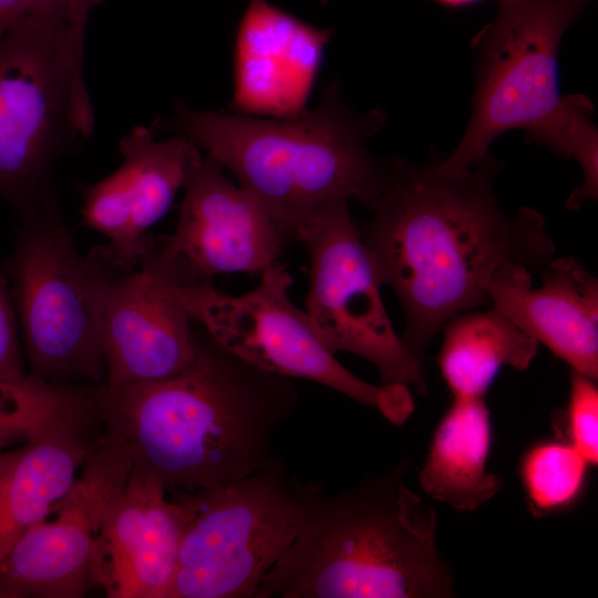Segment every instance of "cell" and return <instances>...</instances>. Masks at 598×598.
<instances>
[{
    "label": "cell",
    "mask_w": 598,
    "mask_h": 598,
    "mask_svg": "<svg viewBox=\"0 0 598 598\" xmlns=\"http://www.w3.org/2000/svg\"><path fill=\"white\" fill-rule=\"evenodd\" d=\"M332 30L315 27L268 0H249L234 51L227 112L293 117L306 111Z\"/></svg>",
    "instance_id": "5bb4252c"
},
{
    "label": "cell",
    "mask_w": 598,
    "mask_h": 598,
    "mask_svg": "<svg viewBox=\"0 0 598 598\" xmlns=\"http://www.w3.org/2000/svg\"><path fill=\"white\" fill-rule=\"evenodd\" d=\"M120 152L121 166L90 186L85 202L92 218L143 264L155 246L148 230L169 209L200 152L177 135L157 140L145 126L124 135Z\"/></svg>",
    "instance_id": "ac0fdd59"
},
{
    "label": "cell",
    "mask_w": 598,
    "mask_h": 598,
    "mask_svg": "<svg viewBox=\"0 0 598 598\" xmlns=\"http://www.w3.org/2000/svg\"><path fill=\"white\" fill-rule=\"evenodd\" d=\"M185 523L183 503L132 465L101 528L96 586L111 598H163Z\"/></svg>",
    "instance_id": "2e32d148"
},
{
    "label": "cell",
    "mask_w": 598,
    "mask_h": 598,
    "mask_svg": "<svg viewBox=\"0 0 598 598\" xmlns=\"http://www.w3.org/2000/svg\"><path fill=\"white\" fill-rule=\"evenodd\" d=\"M167 290L193 321L223 348L271 374L305 379L374 409L389 422L404 424L415 410L411 388L370 383L343 367L323 344L306 311L288 296L293 279L277 262L250 291L233 296L210 283L174 285Z\"/></svg>",
    "instance_id": "ba28073f"
},
{
    "label": "cell",
    "mask_w": 598,
    "mask_h": 598,
    "mask_svg": "<svg viewBox=\"0 0 598 598\" xmlns=\"http://www.w3.org/2000/svg\"><path fill=\"white\" fill-rule=\"evenodd\" d=\"M192 321L158 277L143 268L115 275L102 309L103 383L137 384L185 370L198 349Z\"/></svg>",
    "instance_id": "9a60e30c"
},
{
    "label": "cell",
    "mask_w": 598,
    "mask_h": 598,
    "mask_svg": "<svg viewBox=\"0 0 598 598\" xmlns=\"http://www.w3.org/2000/svg\"><path fill=\"white\" fill-rule=\"evenodd\" d=\"M322 3H328L330 0H320Z\"/></svg>",
    "instance_id": "f1b7e54d"
},
{
    "label": "cell",
    "mask_w": 598,
    "mask_h": 598,
    "mask_svg": "<svg viewBox=\"0 0 598 598\" xmlns=\"http://www.w3.org/2000/svg\"><path fill=\"white\" fill-rule=\"evenodd\" d=\"M297 240L305 246L310 264L306 313L327 349L372 363L382 383L408 385L425 395L423 362L390 320L382 283L348 204L306 227Z\"/></svg>",
    "instance_id": "30bf717a"
},
{
    "label": "cell",
    "mask_w": 598,
    "mask_h": 598,
    "mask_svg": "<svg viewBox=\"0 0 598 598\" xmlns=\"http://www.w3.org/2000/svg\"><path fill=\"white\" fill-rule=\"evenodd\" d=\"M591 467L558 435L533 442L518 463V476L530 515L542 518L573 509L586 493Z\"/></svg>",
    "instance_id": "44dd1931"
},
{
    "label": "cell",
    "mask_w": 598,
    "mask_h": 598,
    "mask_svg": "<svg viewBox=\"0 0 598 598\" xmlns=\"http://www.w3.org/2000/svg\"><path fill=\"white\" fill-rule=\"evenodd\" d=\"M93 393L105 430L172 497L223 487L277 463L271 435L299 401L291 379L245 362L205 330L182 372L101 383Z\"/></svg>",
    "instance_id": "7a4b0ae2"
},
{
    "label": "cell",
    "mask_w": 598,
    "mask_h": 598,
    "mask_svg": "<svg viewBox=\"0 0 598 598\" xmlns=\"http://www.w3.org/2000/svg\"><path fill=\"white\" fill-rule=\"evenodd\" d=\"M27 2L29 13L61 16L70 22L74 0H27Z\"/></svg>",
    "instance_id": "484cf974"
},
{
    "label": "cell",
    "mask_w": 598,
    "mask_h": 598,
    "mask_svg": "<svg viewBox=\"0 0 598 598\" xmlns=\"http://www.w3.org/2000/svg\"><path fill=\"white\" fill-rule=\"evenodd\" d=\"M47 382L25 374L0 384V448L25 439V427L34 413Z\"/></svg>",
    "instance_id": "603a6c76"
},
{
    "label": "cell",
    "mask_w": 598,
    "mask_h": 598,
    "mask_svg": "<svg viewBox=\"0 0 598 598\" xmlns=\"http://www.w3.org/2000/svg\"><path fill=\"white\" fill-rule=\"evenodd\" d=\"M557 435L594 467L598 464V388L594 379L569 369L566 409L556 416Z\"/></svg>",
    "instance_id": "7402d4cb"
},
{
    "label": "cell",
    "mask_w": 598,
    "mask_h": 598,
    "mask_svg": "<svg viewBox=\"0 0 598 598\" xmlns=\"http://www.w3.org/2000/svg\"><path fill=\"white\" fill-rule=\"evenodd\" d=\"M497 1L495 19L471 42L475 90L467 125L440 167L470 169L501 134L524 130L530 142L580 165L584 182L566 200L578 209L598 197V130L587 96L560 95L558 53L589 0Z\"/></svg>",
    "instance_id": "5b68a950"
},
{
    "label": "cell",
    "mask_w": 598,
    "mask_h": 598,
    "mask_svg": "<svg viewBox=\"0 0 598 598\" xmlns=\"http://www.w3.org/2000/svg\"><path fill=\"white\" fill-rule=\"evenodd\" d=\"M213 156L199 155L184 183L174 234L154 246L143 269L174 285L210 283L220 274L262 275L279 262L287 239L274 220Z\"/></svg>",
    "instance_id": "7c38bea8"
},
{
    "label": "cell",
    "mask_w": 598,
    "mask_h": 598,
    "mask_svg": "<svg viewBox=\"0 0 598 598\" xmlns=\"http://www.w3.org/2000/svg\"><path fill=\"white\" fill-rule=\"evenodd\" d=\"M25 374L11 295L6 279L0 276V384L21 379Z\"/></svg>",
    "instance_id": "cb8c5ba5"
},
{
    "label": "cell",
    "mask_w": 598,
    "mask_h": 598,
    "mask_svg": "<svg viewBox=\"0 0 598 598\" xmlns=\"http://www.w3.org/2000/svg\"><path fill=\"white\" fill-rule=\"evenodd\" d=\"M385 121L381 109L361 113L349 106L333 79L319 105L298 116L203 111L177 99L172 113L150 128L215 157L289 241L352 199L370 208L383 187L386 158H374L368 140Z\"/></svg>",
    "instance_id": "3957f363"
},
{
    "label": "cell",
    "mask_w": 598,
    "mask_h": 598,
    "mask_svg": "<svg viewBox=\"0 0 598 598\" xmlns=\"http://www.w3.org/2000/svg\"><path fill=\"white\" fill-rule=\"evenodd\" d=\"M441 331L437 364L452 396L485 398L502 368L526 371L539 347L491 306L454 316Z\"/></svg>",
    "instance_id": "ffe728a7"
},
{
    "label": "cell",
    "mask_w": 598,
    "mask_h": 598,
    "mask_svg": "<svg viewBox=\"0 0 598 598\" xmlns=\"http://www.w3.org/2000/svg\"><path fill=\"white\" fill-rule=\"evenodd\" d=\"M83 54L61 16L28 13L0 34V198L21 216L55 194V163L94 130Z\"/></svg>",
    "instance_id": "8992f818"
},
{
    "label": "cell",
    "mask_w": 598,
    "mask_h": 598,
    "mask_svg": "<svg viewBox=\"0 0 598 598\" xmlns=\"http://www.w3.org/2000/svg\"><path fill=\"white\" fill-rule=\"evenodd\" d=\"M132 465L122 440L105 431L53 519L31 526L0 560V598H81L96 586L101 528Z\"/></svg>",
    "instance_id": "8fae6325"
},
{
    "label": "cell",
    "mask_w": 598,
    "mask_h": 598,
    "mask_svg": "<svg viewBox=\"0 0 598 598\" xmlns=\"http://www.w3.org/2000/svg\"><path fill=\"white\" fill-rule=\"evenodd\" d=\"M13 295L32 377L64 385L105 381L102 309L116 271L106 248L82 256L54 194L22 215Z\"/></svg>",
    "instance_id": "52a82bcc"
},
{
    "label": "cell",
    "mask_w": 598,
    "mask_h": 598,
    "mask_svg": "<svg viewBox=\"0 0 598 598\" xmlns=\"http://www.w3.org/2000/svg\"><path fill=\"white\" fill-rule=\"evenodd\" d=\"M29 13L27 0H0V34Z\"/></svg>",
    "instance_id": "d4e9b609"
},
{
    "label": "cell",
    "mask_w": 598,
    "mask_h": 598,
    "mask_svg": "<svg viewBox=\"0 0 598 598\" xmlns=\"http://www.w3.org/2000/svg\"><path fill=\"white\" fill-rule=\"evenodd\" d=\"M524 266L504 264L485 285L491 307L538 344L598 380V280L574 257L553 258L534 288Z\"/></svg>",
    "instance_id": "e0dca14e"
},
{
    "label": "cell",
    "mask_w": 598,
    "mask_h": 598,
    "mask_svg": "<svg viewBox=\"0 0 598 598\" xmlns=\"http://www.w3.org/2000/svg\"><path fill=\"white\" fill-rule=\"evenodd\" d=\"M104 434L93 385H51L24 445L0 453V560L68 494Z\"/></svg>",
    "instance_id": "4fadbf2b"
},
{
    "label": "cell",
    "mask_w": 598,
    "mask_h": 598,
    "mask_svg": "<svg viewBox=\"0 0 598 598\" xmlns=\"http://www.w3.org/2000/svg\"><path fill=\"white\" fill-rule=\"evenodd\" d=\"M409 470L403 457L336 494L298 481L296 537L255 598L452 597L436 514L405 485Z\"/></svg>",
    "instance_id": "277c9868"
},
{
    "label": "cell",
    "mask_w": 598,
    "mask_h": 598,
    "mask_svg": "<svg viewBox=\"0 0 598 598\" xmlns=\"http://www.w3.org/2000/svg\"><path fill=\"white\" fill-rule=\"evenodd\" d=\"M103 0H74L71 11V25L80 34H85L87 18L91 10Z\"/></svg>",
    "instance_id": "4316f807"
},
{
    "label": "cell",
    "mask_w": 598,
    "mask_h": 598,
    "mask_svg": "<svg viewBox=\"0 0 598 598\" xmlns=\"http://www.w3.org/2000/svg\"><path fill=\"white\" fill-rule=\"evenodd\" d=\"M493 429L485 398L452 396L439 420L417 481L432 499L473 512L503 487L487 464Z\"/></svg>",
    "instance_id": "d6986e66"
},
{
    "label": "cell",
    "mask_w": 598,
    "mask_h": 598,
    "mask_svg": "<svg viewBox=\"0 0 598 598\" xmlns=\"http://www.w3.org/2000/svg\"><path fill=\"white\" fill-rule=\"evenodd\" d=\"M297 482L278 461L223 487L175 496L186 523L163 598H255L296 537Z\"/></svg>",
    "instance_id": "9c48e42d"
},
{
    "label": "cell",
    "mask_w": 598,
    "mask_h": 598,
    "mask_svg": "<svg viewBox=\"0 0 598 598\" xmlns=\"http://www.w3.org/2000/svg\"><path fill=\"white\" fill-rule=\"evenodd\" d=\"M436 1L446 6H451V7H460V6L475 3L481 0H436Z\"/></svg>",
    "instance_id": "83f0119b"
},
{
    "label": "cell",
    "mask_w": 598,
    "mask_h": 598,
    "mask_svg": "<svg viewBox=\"0 0 598 598\" xmlns=\"http://www.w3.org/2000/svg\"><path fill=\"white\" fill-rule=\"evenodd\" d=\"M439 162L388 157L370 218L358 225L382 286L399 300L401 337L422 362L451 318L491 306L485 285L497 268L539 275L556 250L539 212L503 209L494 190L502 163L491 153L461 172Z\"/></svg>",
    "instance_id": "6da1fadb"
}]
</instances>
